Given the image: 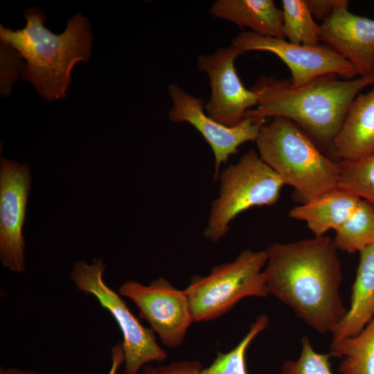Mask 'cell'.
Here are the masks:
<instances>
[{"label":"cell","mask_w":374,"mask_h":374,"mask_svg":"<svg viewBox=\"0 0 374 374\" xmlns=\"http://www.w3.org/2000/svg\"><path fill=\"white\" fill-rule=\"evenodd\" d=\"M266 251L269 294L316 331L332 334L348 310L340 295L343 275L334 240L323 235L275 242Z\"/></svg>","instance_id":"6da1fadb"},{"label":"cell","mask_w":374,"mask_h":374,"mask_svg":"<svg viewBox=\"0 0 374 374\" xmlns=\"http://www.w3.org/2000/svg\"><path fill=\"white\" fill-rule=\"evenodd\" d=\"M374 84V74L344 80L330 74L299 87L290 79L262 75L251 87L258 96L256 107L244 118L265 123L269 118L288 119L317 144L332 150L333 141L354 99Z\"/></svg>","instance_id":"7a4b0ae2"},{"label":"cell","mask_w":374,"mask_h":374,"mask_svg":"<svg viewBox=\"0 0 374 374\" xmlns=\"http://www.w3.org/2000/svg\"><path fill=\"white\" fill-rule=\"evenodd\" d=\"M26 26L13 30L0 26L1 42L13 47L25 59L21 78L48 101L64 98L75 64L87 62L93 35L88 20L77 13L59 35L45 28L46 16L38 8L27 9Z\"/></svg>","instance_id":"3957f363"},{"label":"cell","mask_w":374,"mask_h":374,"mask_svg":"<svg viewBox=\"0 0 374 374\" xmlns=\"http://www.w3.org/2000/svg\"><path fill=\"white\" fill-rule=\"evenodd\" d=\"M258 154L280 178L294 188L304 204L339 187V166L292 121L272 118L255 140Z\"/></svg>","instance_id":"277c9868"},{"label":"cell","mask_w":374,"mask_h":374,"mask_svg":"<svg viewBox=\"0 0 374 374\" xmlns=\"http://www.w3.org/2000/svg\"><path fill=\"white\" fill-rule=\"evenodd\" d=\"M266 249H246L231 262L213 267L206 276H194L186 287L193 322L215 320L240 300L269 294L264 269Z\"/></svg>","instance_id":"5b68a950"},{"label":"cell","mask_w":374,"mask_h":374,"mask_svg":"<svg viewBox=\"0 0 374 374\" xmlns=\"http://www.w3.org/2000/svg\"><path fill=\"white\" fill-rule=\"evenodd\" d=\"M220 191L212 202L204 236L218 242L228 233L230 223L239 214L253 206L277 202L284 185L276 173L255 150L244 153L218 177Z\"/></svg>","instance_id":"8992f818"},{"label":"cell","mask_w":374,"mask_h":374,"mask_svg":"<svg viewBox=\"0 0 374 374\" xmlns=\"http://www.w3.org/2000/svg\"><path fill=\"white\" fill-rule=\"evenodd\" d=\"M105 268L100 258L93 259L91 265L78 260L70 278L78 290L96 298L119 327L124 354L123 374H139L149 363L165 361L167 353L157 344L150 328L143 326L132 312L122 296L105 283Z\"/></svg>","instance_id":"52a82bcc"},{"label":"cell","mask_w":374,"mask_h":374,"mask_svg":"<svg viewBox=\"0 0 374 374\" xmlns=\"http://www.w3.org/2000/svg\"><path fill=\"white\" fill-rule=\"evenodd\" d=\"M231 44L241 53L266 51L277 56L289 68L292 86L304 85L326 75L344 80L355 78L357 72L344 57L327 45L306 46L285 39L266 37L250 31L237 35Z\"/></svg>","instance_id":"ba28073f"},{"label":"cell","mask_w":374,"mask_h":374,"mask_svg":"<svg viewBox=\"0 0 374 374\" xmlns=\"http://www.w3.org/2000/svg\"><path fill=\"white\" fill-rule=\"evenodd\" d=\"M118 294L131 300L139 309V317L145 320L150 330L166 346H179L193 323L190 306L185 290L173 286L160 277L148 285L125 281Z\"/></svg>","instance_id":"9c48e42d"},{"label":"cell","mask_w":374,"mask_h":374,"mask_svg":"<svg viewBox=\"0 0 374 374\" xmlns=\"http://www.w3.org/2000/svg\"><path fill=\"white\" fill-rule=\"evenodd\" d=\"M242 53L231 44L214 53L197 57L198 71L206 73L211 86V95L204 103L206 114L227 126L242 122L245 114L258 105V96L247 89L240 80L235 61Z\"/></svg>","instance_id":"30bf717a"},{"label":"cell","mask_w":374,"mask_h":374,"mask_svg":"<svg viewBox=\"0 0 374 374\" xmlns=\"http://www.w3.org/2000/svg\"><path fill=\"white\" fill-rule=\"evenodd\" d=\"M172 107L169 120L173 123H187L194 127L210 145L215 159L214 178L220 175L222 164L249 141H255L261 126L265 124L244 118L235 126H227L209 116L201 98L188 93L177 84L168 87Z\"/></svg>","instance_id":"8fae6325"},{"label":"cell","mask_w":374,"mask_h":374,"mask_svg":"<svg viewBox=\"0 0 374 374\" xmlns=\"http://www.w3.org/2000/svg\"><path fill=\"white\" fill-rule=\"evenodd\" d=\"M30 186L28 164L1 158L0 259L2 265L14 273L23 272L26 267L22 228Z\"/></svg>","instance_id":"7c38bea8"},{"label":"cell","mask_w":374,"mask_h":374,"mask_svg":"<svg viewBox=\"0 0 374 374\" xmlns=\"http://www.w3.org/2000/svg\"><path fill=\"white\" fill-rule=\"evenodd\" d=\"M349 1L337 7L320 24V39L348 60L357 74H374V19L354 14Z\"/></svg>","instance_id":"4fadbf2b"},{"label":"cell","mask_w":374,"mask_h":374,"mask_svg":"<svg viewBox=\"0 0 374 374\" xmlns=\"http://www.w3.org/2000/svg\"><path fill=\"white\" fill-rule=\"evenodd\" d=\"M332 152L340 161H355L374 154V88L351 103L337 134Z\"/></svg>","instance_id":"5bb4252c"},{"label":"cell","mask_w":374,"mask_h":374,"mask_svg":"<svg viewBox=\"0 0 374 374\" xmlns=\"http://www.w3.org/2000/svg\"><path fill=\"white\" fill-rule=\"evenodd\" d=\"M208 14L231 22L240 29L266 37L285 39L283 11L272 0H216Z\"/></svg>","instance_id":"9a60e30c"},{"label":"cell","mask_w":374,"mask_h":374,"mask_svg":"<svg viewBox=\"0 0 374 374\" xmlns=\"http://www.w3.org/2000/svg\"><path fill=\"white\" fill-rule=\"evenodd\" d=\"M349 309L332 333L337 343L360 332L374 317V244L361 251Z\"/></svg>","instance_id":"2e32d148"},{"label":"cell","mask_w":374,"mask_h":374,"mask_svg":"<svg viewBox=\"0 0 374 374\" xmlns=\"http://www.w3.org/2000/svg\"><path fill=\"white\" fill-rule=\"evenodd\" d=\"M362 198L337 187L317 199L300 204L290 211V217L304 221L315 237L337 230L353 213Z\"/></svg>","instance_id":"e0dca14e"},{"label":"cell","mask_w":374,"mask_h":374,"mask_svg":"<svg viewBox=\"0 0 374 374\" xmlns=\"http://www.w3.org/2000/svg\"><path fill=\"white\" fill-rule=\"evenodd\" d=\"M330 354L341 359L339 374H374V317L357 335L331 343Z\"/></svg>","instance_id":"ac0fdd59"},{"label":"cell","mask_w":374,"mask_h":374,"mask_svg":"<svg viewBox=\"0 0 374 374\" xmlns=\"http://www.w3.org/2000/svg\"><path fill=\"white\" fill-rule=\"evenodd\" d=\"M338 250L359 252L374 244V206L362 199L350 217L335 231L333 239Z\"/></svg>","instance_id":"d6986e66"},{"label":"cell","mask_w":374,"mask_h":374,"mask_svg":"<svg viewBox=\"0 0 374 374\" xmlns=\"http://www.w3.org/2000/svg\"><path fill=\"white\" fill-rule=\"evenodd\" d=\"M283 30L287 41L306 46H317L320 25L314 20L306 0H283Z\"/></svg>","instance_id":"ffe728a7"},{"label":"cell","mask_w":374,"mask_h":374,"mask_svg":"<svg viewBox=\"0 0 374 374\" xmlns=\"http://www.w3.org/2000/svg\"><path fill=\"white\" fill-rule=\"evenodd\" d=\"M267 314L257 317L240 341L226 353L219 352L213 362L203 368L201 374H249L246 366V353L254 339L269 325Z\"/></svg>","instance_id":"44dd1931"},{"label":"cell","mask_w":374,"mask_h":374,"mask_svg":"<svg viewBox=\"0 0 374 374\" xmlns=\"http://www.w3.org/2000/svg\"><path fill=\"white\" fill-rule=\"evenodd\" d=\"M339 187L374 206V154L355 161H339Z\"/></svg>","instance_id":"7402d4cb"},{"label":"cell","mask_w":374,"mask_h":374,"mask_svg":"<svg viewBox=\"0 0 374 374\" xmlns=\"http://www.w3.org/2000/svg\"><path fill=\"white\" fill-rule=\"evenodd\" d=\"M330 353L314 350L307 337L301 339V351L296 359L283 362L281 374H333L331 370Z\"/></svg>","instance_id":"603a6c76"},{"label":"cell","mask_w":374,"mask_h":374,"mask_svg":"<svg viewBox=\"0 0 374 374\" xmlns=\"http://www.w3.org/2000/svg\"><path fill=\"white\" fill-rule=\"evenodd\" d=\"M21 56L11 46L1 42V94L9 96L12 83L23 69Z\"/></svg>","instance_id":"cb8c5ba5"},{"label":"cell","mask_w":374,"mask_h":374,"mask_svg":"<svg viewBox=\"0 0 374 374\" xmlns=\"http://www.w3.org/2000/svg\"><path fill=\"white\" fill-rule=\"evenodd\" d=\"M202 369L197 360H179L159 366L147 364L141 374H201Z\"/></svg>","instance_id":"d4e9b609"},{"label":"cell","mask_w":374,"mask_h":374,"mask_svg":"<svg viewBox=\"0 0 374 374\" xmlns=\"http://www.w3.org/2000/svg\"><path fill=\"white\" fill-rule=\"evenodd\" d=\"M346 1L347 0H306L314 18L322 21L328 18L337 7Z\"/></svg>","instance_id":"484cf974"},{"label":"cell","mask_w":374,"mask_h":374,"mask_svg":"<svg viewBox=\"0 0 374 374\" xmlns=\"http://www.w3.org/2000/svg\"><path fill=\"white\" fill-rule=\"evenodd\" d=\"M112 364L108 374H116L119 367L124 363L122 342L117 343L111 352Z\"/></svg>","instance_id":"4316f807"},{"label":"cell","mask_w":374,"mask_h":374,"mask_svg":"<svg viewBox=\"0 0 374 374\" xmlns=\"http://www.w3.org/2000/svg\"><path fill=\"white\" fill-rule=\"evenodd\" d=\"M0 374H39L37 371L32 370H22L17 368H3L0 369Z\"/></svg>","instance_id":"83f0119b"}]
</instances>
